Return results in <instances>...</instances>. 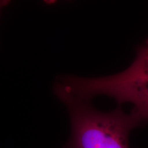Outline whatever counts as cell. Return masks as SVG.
<instances>
[{
	"label": "cell",
	"mask_w": 148,
	"mask_h": 148,
	"mask_svg": "<svg viewBox=\"0 0 148 148\" xmlns=\"http://www.w3.org/2000/svg\"><path fill=\"white\" fill-rule=\"evenodd\" d=\"M71 136L64 148H130L129 135L140 124L121 108L103 112L86 101H68Z\"/></svg>",
	"instance_id": "2"
},
{
	"label": "cell",
	"mask_w": 148,
	"mask_h": 148,
	"mask_svg": "<svg viewBox=\"0 0 148 148\" xmlns=\"http://www.w3.org/2000/svg\"><path fill=\"white\" fill-rule=\"evenodd\" d=\"M138 56L144 57V58H148V42L139 49L138 52Z\"/></svg>",
	"instance_id": "3"
},
{
	"label": "cell",
	"mask_w": 148,
	"mask_h": 148,
	"mask_svg": "<svg viewBox=\"0 0 148 148\" xmlns=\"http://www.w3.org/2000/svg\"><path fill=\"white\" fill-rule=\"evenodd\" d=\"M54 91L61 101H87L97 95L110 97L119 103L133 106L131 113L140 123L148 121V58L138 56L121 73L99 77L59 79Z\"/></svg>",
	"instance_id": "1"
},
{
	"label": "cell",
	"mask_w": 148,
	"mask_h": 148,
	"mask_svg": "<svg viewBox=\"0 0 148 148\" xmlns=\"http://www.w3.org/2000/svg\"><path fill=\"white\" fill-rule=\"evenodd\" d=\"M9 3H10V1H5V0H0V10H1V8H3L4 6H5V5H8Z\"/></svg>",
	"instance_id": "4"
}]
</instances>
